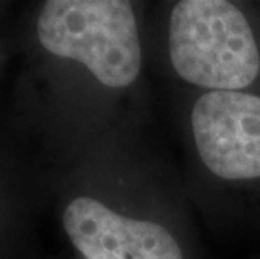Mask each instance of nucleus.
<instances>
[{"label":"nucleus","mask_w":260,"mask_h":259,"mask_svg":"<svg viewBox=\"0 0 260 259\" xmlns=\"http://www.w3.org/2000/svg\"><path fill=\"white\" fill-rule=\"evenodd\" d=\"M176 74L210 91H242L257 79L260 52L250 22L226 0H181L170 14Z\"/></svg>","instance_id":"obj_1"},{"label":"nucleus","mask_w":260,"mask_h":259,"mask_svg":"<svg viewBox=\"0 0 260 259\" xmlns=\"http://www.w3.org/2000/svg\"><path fill=\"white\" fill-rule=\"evenodd\" d=\"M37 37L47 52L84 64L108 88H126L140 76V32L124 0H49L39 12Z\"/></svg>","instance_id":"obj_2"},{"label":"nucleus","mask_w":260,"mask_h":259,"mask_svg":"<svg viewBox=\"0 0 260 259\" xmlns=\"http://www.w3.org/2000/svg\"><path fill=\"white\" fill-rule=\"evenodd\" d=\"M195 145L210 172L240 182L260 179V96L207 91L191 109Z\"/></svg>","instance_id":"obj_3"},{"label":"nucleus","mask_w":260,"mask_h":259,"mask_svg":"<svg viewBox=\"0 0 260 259\" xmlns=\"http://www.w3.org/2000/svg\"><path fill=\"white\" fill-rule=\"evenodd\" d=\"M62 224L84 259H183L175 236L161 224L121 216L94 197H76Z\"/></svg>","instance_id":"obj_4"}]
</instances>
